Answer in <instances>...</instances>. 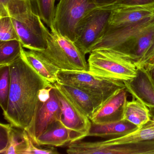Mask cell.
Here are the masks:
<instances>
[{"mask_svg":"<svg viewBox=\"0 0 154 154\" xmlns=\"http://www.w3.org/2000/svg\"><path fill=\"white\" fill-rule=\"evenodd\" d=\"M9 66L10 91L3 116L13 127L26 130L35 115L39 91L53 85L40 76L21 55Z\"/></svg>","mask_w":154,"mask_h":154,"instance_id":"6da1fadb","label":"cell"},{"mask_svg":"<svg viewBox=\"0 0 154 154\" xmlns=\"http://www.w3.org/2000/svg\"><path fill=\"white\" fill-rule=\"evenodd\" d=\"M98 49L112 50L131 60L137 67L149 71L154 66V16L105 33L92 51Z\"/></svg>","mask_w":154,"mask_h":154,"instance_id":"7a4b0ae2","label":"cell"},{"mask_svg":"<svg viewBox=\"0 0 154 154\" xmlns=\"http://www.w3.org/2000/svg\"><path fill=\"white\" fill-rule=\"evenodd\" d=\"M42 28L46 47L44 50L34 51L60 71L88 72L85 55L73 41L59 34L53 27L50 28V32L44 23Z\"/></svg>","mask_w":154,"mask_h":154,"instance_id":"3957f363","label":"cell"},{"mask_svg":"<svg viewBox=\"0 0 154 154\" xmlns=\"http://www.w3.org/2000/svg\"><path fill=\"white\" fill-rule=\"evenodd\" d=\"M7 11L22 47L29 50L45 49L44 22L35 11L31 0H11Z\"/></svg>","mask_w":154,"mask_h":154,"instance_id":"277c9868","label":"cell"},{"mask_svg":"<svg viewBox=\"0 0 154 154\" xmlns=\"http://www.w3.org/2000/svg\"><path fill=\"white\" fill-rule=\"evenodd\" d=\"M88 72L97 77L124 82L136 77L137 67L128 58L107 49H98L90 53Z\"/></svg>","mask_w":154,"mask_h":154,"instance_id":"5b68a950","label":"cell"},{"mask_svg":"<svg viewBox=\"0 0 154 154\" xmlns=\"http://www.w3.org/2000/svg\"><path fill=\"white\" fill-rule=\"evenodd\" d=\"M111 11L106 8L97 7L88 12L77 23L74 43L85 54L91 53L103 36Z\"/></svg>","mask_w":154,"mask_h":154,"instance_id":"8992f818","label":"cell"},{"mask_svg":"<svg viewBox=\"0 0 154 154\" xmlns=\"http://www.w3.org/2000/svg\"><path fill=\"white\" fill-rule=\"evenodd\" d=\"M57 77L60 83L76 87L106 101L118 91L126 88L121 81L103 79L84 71H60Z\"/></svg>","mask_w":154,"mask_h":154,"instance_id":"52a82bcc","label":"cell"},{"mask_svg":"<svg viewBox=\"0 0 154 154\" xmlns=\"http://www.w3.org/2000/svg\"><path fill=\"white\" fill-rule=\"evenodd\" d=\"M97 7L95 0H59L52 27L74 42L77 23L88 12Z\"/></svg>","mask_w":154,"mask_h":154,"instance_id":"ba28073f","label":"cell"},{"mask_svg":"<svg viewBox=\"0 0 154 154\" xmlns=\"http://www.w3.org/2000/svg\"><path fill=\"white\" fill-rule=\"evenodd\" d=\"M66 152L69 154H154V140L109 146H101L98 141L79 140L69 143Z\"/></svg>","mask_w":154,"mask_h":154,"instance_id":"9c48e42d","label":"cell"},{"mask_svg":"<svg viewBox=\"0 0 154 154\" xmlns=\"http://www.w3.org/2000/svg\"><path fill=\"white\" fill-rule=\"evenodd\" d=\"M62 109L54 86L50 91V97L45 102L38 100L32 122L25 130L34 143L54 122L61 120Z\"/></svg>","mask_w":154,"mask_h":154,"instance_id":"30bf717a","label":"cell"},{"mask_svg":"<svg viewBox=\"0 0 154 154\" xmlns=\"http://www.w3.org/2000/svg\"><path fill=\"white\" fill-rule=\"evenodd\" d=\"M54 88L61 104V121L72 131L73 137V141L88 137L91 126V120L81 112L61 91L55 87Z\"/></svg>","mask_w":154,"mask_h":154,"instance_id":"8fae6325","label":"cell"},{"mask_svg":"<svg viewBox=\"0 0 154 154\" xmlns=\"http://www.w3.org/2000/svg\"><path fill=\"white\" fill-rule=\"evenodd\" d=\"M111 10L104 34L129 27L154 16V5L119 7Z\"/></svg>","mask_w":154,"mask_h":154,"instance_id":"7c38bea8","label":"cell"},{"mask_svg":"<svg viewBox=\"0 0 154 154\" xmlns=\"http://www.w3.org/2000/svg\"><path fill=\"white\" fill-rule=\"evenodd\" d=\"M53 86L61 91L90 120L106 102L104 99L76 87L57 82Z\"/></svg>","mask_w":154,"mask_h":154,"instance_id":"4fadbf2b","label":"cell"},{"mask_svg":"<svg viewBox=\"0 0 154 154\" xmlns=\"http://www.w3.org/2000/svg\"><path fill=\"white\" fill-rule=\"evenodd\" d=\"M123 82L127 91L134 99L141 102L149 109L154 108V84L149 70L137 67L136 77Z\"/></svg>","mask_w":154,"mask_h":154,"instance_id":"5bb4252c","label":"cell"},{"mask_svg":"<svg viewBox=\"0 0 154 154\" xmlns=\"http://www.w3.org/2000/svg\"><path fill=\"white\" fill-rule=\"evenodd\" d=\"M126 88L115 93L91 120L95 124H103L124 119V109L127 102Z\"/></svg>","mask_w":154,"mask_h":154,"instance_id":"9a60e30c","label":"cell"},{"mask_svg":"<svg viewBox=\"0 0 154 154\" xmlns=\"http://www.w3.org/2000/svg\"><path fill=\"white\" fill-rule=\"evenodd\" d=\"M0 153L5 154H24L27 148L25 130L11 124L1 123Z\"/></svg>","mask_w":154,"mask_h":154,"instance_id":"2e32d148","label":"cell"},{"mask_svg":"<svg viewBox=\"0 0 154 154\" xmlns=\"http://www.w3.org/2000/svg\"><path fill=\"white\" fill-rule=\"evenodd\" d=\"M138 128L137 126L125 119L103 124L91 122L88 137H100L108 139L115 138L128 135Z\"/></svg>","mask_w":154,"mask_h":154,"instance_id":"e0dca14e","label":"cell"},{"mask_svg":"<svg viewBox=\"0 0 154 154\" xmlns=\"http://www.w3.org/2000/svg\"><path fill=\"white\" fill-rule=\"evenodd\" d=\"M73 141L72 131L60 120L52 124L38 137L35 144L40 146L58 147Z\"/></svg>","mask_w":154,"mask_h":154,"instance_id":"ac0fdd59","label":"cell"},{"mask_svg":"<svg viewBox=\"0 0 154 154\" xmlns=\"http://www.w3.org/2000/svg\"><path fill=\"white\" fill-rule=\"evenodd\" d=\"M21 56L24 60L45 80L52 84L57 82V76L60 70L46 61L35 51L26 50L22 47Z\"/></svg>","mask_w":154,"mask_h":154,"instance_id":"d6986e66","label":"cell"},{"mask_svg":"<svg viewBox=\"0 0 154 154\" xmlns=\"http://www.w3.org/2000/svg\"><path fill=\"white\" fill-rule=\"evenodd\" d=\"M154 140V119H151L137 130L122 137L98 141L101 146H109Z\"/></svg>","mask_w":154,"mask_h":154,"instance_id":"ffe728a7","label":"cell"},{"mask_svg":"<svg viewBox=\"0 0 154 154\" xmlns=\"http://www.w3.org/2000/svg\"><path fill=\"white\" fill-rule=\"evenodd\" d=\"M124 119L138 127L139 128L151 120L149 110L145 104L133 98L127 101L124 109Z\"/></svg>","mask_w":154,"mask_h":154,"instance_id":"44dd1931","label":"cell"},{"mask_svg":"<svg viewBox=\"0 0 154 154\" xmlns=\"http://www.w3.org/2000/svg\"><path fill=\"white\" fill-rule=\"evenodd\" d=\"M22 47L19 40L0 42V66H9L21 55Z\"/></svg>","mask_w":154,"mask_h":154,"instance_id":"7402d4cb","label":"cell"},{"mask_svg":"<svg viewBox=\"0 0 154 154\" xmlns=\"http://www.w3.org/2000/svg\"><path fill=\"white\" fill-rule=\"evenodd\" d=\"M33 8L41 20L49 28L53 26L55 14V0H31Z\"/></svg>","mask_w":154,"mask_h":154,"instance_id":"603a6c76","label":"cell"},{"mask_svg":"<svg viewBox=\"0 0 154 154\" xmlns=\"http://www.w3.org/2000/svg\"><path fill=\"white\" fill-rule=\"evenodd\" d=\"M10 88V66H0V104L3 112L8 109Z\"/></svg>","mask_w":154,"mask_h":154,"instance_id":"cb8c5ba5","label":"cell"},{"mask_svg":"<svg viewBox=\"0 0 154 154\" xmlns=\"http://www.w3.org/2000/svg\"><path fill=\"white\" fill-rule=\"evenodd\" d=\"M13 40L20 41L10 17H0V42Z\"/></svg>","mask_w":154,"mask_h":154,"instance_id":"d4e9b609","label":"cell"},{"mask_svg":"<svg viewBox=\"0 0 154 154\" xmlns=\"http://www.w3.org/2000/svg\"><path fill=\"white\" fill-rule=\"evenodd\" d=\"M25 136L27 141V148L24 154H57L59 152L54 146L36 145L32 141L31 138L25 130Z\"/></svg>","mask_w":154,"mask_h":154,"instance_id":"484cf974","label":"cell"},{"mask_svg":"<svg viewBox=\"0 0 154 154\" xmlns=\"http://www.w3.org/2000/svg\"><path fill=\"white\" fill-rule=\"evenodd\" d=\"M154 5V0H118L111 6L104 8L112 10L119 7H137Z\"/></svg>","mask_w":154,"mask_h":154,"instance_id":"4316f807","label":"cell"},{"mask_svg":"<svg viewBox=\"0 0 154 154\" xmlns=\"http://www.w3.org/2000/svg\"><path fill=\"white\" fill-rule=\"evenodd\" d=\"M53 87V85L40 90L38 94V100L43 102L46 101L50 97V91Z\"/></svg>","mask_w":154,"mask_h":154,"instance_id":"83f0119b","label":"cell"},{"mask_svg":"<svg viewBox=\"0 0 154 154\" xmlns=\"http://www.w3.org/2000/svg\"><path fill=\"white\" fill-rule=\"evenodd\" d=\"M11 0H0V17L8 16L7 7Z\"/></svg>","mask_w":154,"mask_h":154,"instance_id":"f1b7e54d","label":"cell"},{"mask_svg":"<svg viewBox=\"0 0 154 154\" xmlns=\"http://www.w3.org/2000/svg\"><path fill=\"white\" fill-rule=\"evenodd\" d=\"M118 0H95L97 7H106L111 6Z\"/></svg>","mask_w":154,"mask_h":154,"instance_id":"f546056e","label":"cell"},{"mask_svg":"<svg viewBox=\"0 0 154 154\" xmlns=\"http://www.w3.org/2000/svg\"><path fill=\"white\" fill-rule=\"evenodd\" d=\"M149 73L151 75V78H152V81H153V83L154 84V66L152 67L151 69L149 71Z\"/></svg>","mask_w":154,"mask_h":154,"instance_id":"4dcf8cb0","label":"cell"},{"mask_svg":"<svg viewBox=\"0 0 154 154\" xmlns=\"http://www.w3.org/2000/svg\"><path fill=\"white\" fill-rule=\"evenodd\" d=\"M149 109V113L151 119H154V108Z\"/></svg>","mask_w":154,"mask_h":154,"instance_id":"1f68e13d","label":"cell"},{"mask_svg":"<svg viewBox=\"0 0 154 154\" xmlns=\"http://www.w3.org/2000/svg\"></svg>","mask_w":154,"mask_h":154,"instance_id":"d6a6232c","label":"cell"}]
</instances>
